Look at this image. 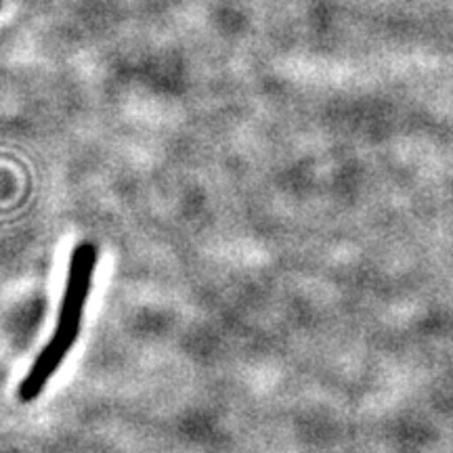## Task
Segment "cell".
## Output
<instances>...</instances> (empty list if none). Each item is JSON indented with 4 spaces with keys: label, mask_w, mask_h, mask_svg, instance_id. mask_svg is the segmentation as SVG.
Returning a JSON list of instances; mask_svg holds the SVG:
<instances>
[{
    "label": "cell",
    "mask_w": 453,
    "mask_h": 453,
    "mask_svg": "<svg viewBox=\"0 0 453 453\" xmlns=\"http://www.w3.org/2000/svg\"><path fill=\"white\" fill-rule=\"evenodd\" d=\"M95 267H97V248L88 242L78 243L72 252L70 269H67L59 317H57L59 326L73 327V330L82 327L84 309H87L90 288H93Z\"/></svg>",
    "instance_id": "cell-1"
},
{
    "label": "cell",
    "mask_w": 453,
    "mask_h": 453,
    "mask_svg": "<svg viewBox=\"0 0 453 453\" xmlns=\"http://www.w3.org/2000/svg\"><path fill=\"white\" fill-rule=\"evenodd\" d=\"M78 336H81V330H73V327H65L59 324L55 326L53 336L44 344L42 350L30 365V370L21 378L19 387H17V399L21 403H32L34 399H38L42 395V390L47 388L50 378L55 376L61 364L67 359V355H70L73 344L78 342Z\"/></svg>",
    "instance_id": "cell-2"
}]
</instances>
